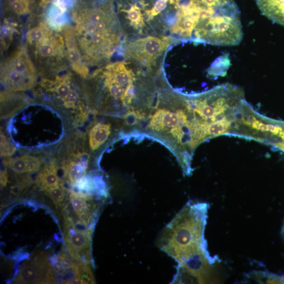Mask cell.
Segmentation results:
<instances>
[{
	"label": "cell",
	"instance_id": "6da1fadb",
	"mask_svg": "<svg viewBox=\"0 0 284 284\" xmlns=\"http://www.w3.org/2000/svg\"><path fill=\"white\" fill-rule=\"evenodd\" d=\"M235 98L222 84L200 92L181 94L175 109V134L180 149L193 157L197 148L212 138L236 136Z\"/></svg>",
	"mask_w": 284,
	"mask_h": 284
},
{
	"label": "cell",
	"instance_id": "7a4b0ae2",
	"mask_svg": "<svg viewBox=\"0 0 284 284\" xmlns=\"http://www.w3.org/2000/svg\"><path fill=\"white\" fill-rule=\"evenodd\" d=\"M111 5L95 9H77L73 15L79 46L91 59L110 56L123 35Z\"/></svg>",
	"mask_w": 284,
	"mask_h": 284
},
{
	"label": "cell",
	"instance_id": "3957f363",
	"mask_svg": "<svg viewBox=\"0 0 284 284\" xmlns=\"http://www.w3.org/2000/svg\"><path fill=\"white\" fill-rule=\"evenodd\" d=\"M173 43L170 38L155 36L134 39L126 47V58L150 70L156 59L164 55Z\"/></svg>",
	"mask_w": 284,
	"mask_h": 284
},
{
	"label": "cell",
	"instance_id": "277c9868",
	"mask_svg": "<svg viewBox=\"0 0 284 284\" xmlns=\"http://www.w3.org/2000/svg\"><path fill=\"white\" fill-rule=\"evenodd\" d=\"M15 281L19 283H53V274L46 256L42 253L34 256L32 260L25 262Z\"/></svg>",
	"mask_w": 284,
	"mask_h": 284
},
{
	"label": "cell",
	"instance_id": "5b68a950",
	"mask_svg": "<svg viewBox=\"0 0 284 284\" xmlns=\"http://www.w3.org/2000/svg\"><path fill=\"white\" fill-rule=\"evenodd\" d=\"M4 164L14 172L21 174L37 172L42 165V160L36 156L25 155L15 158H7Z\"/></svg>",
	"mask_w": 284,
	"mask_h": 284
},
{
	"label": "cell",
	"instance_id": "8992f818",
	"mask_svg": "<svg viewBox=\"0 0 284 284\" xmlns=\"http://www.w3.org/2000/svg\"><path fill=\"white\" fill-rule=\"evenodd\" d=\"M256 5L263 15L284 27V0H256Z\"/></svg>",
	"mask_w": 284,
	"mask_h": 284
},
{
	"label": "cell",
	"instance_id": "52a82bcc",
	"mask_svg": "<svg viewBox=\"0 0 284 284\" xmlns=\"http://www.w3.org/2000/svg\"><path fill=\"white\" fill-rule=\"evenodd\" d=\"M112 134V126L110 124L97 123L92 127L89 134L91 150H97L108 140Z\"/></svg>",
	"mask_w": 284,
	"mask_h": 284
},
{
	"label": "cell",
	"instance_id": "ba28073f",
	"mask_svg": "<svg viewBox=\"0 0 284 284\" xmlns=\"http://www.w3.org/2000/svg\"><path fill=\"white\" fill-rule=\"evenodd\" d=\"M66 240L70 254L73 258L77 253L87 250L90 245L88 234L73 227L67 232Z\"/></svg>",
	"mask_w": 284,
	"mask_h": 284
},
{
	"label": "cell",
	"instance_id": "9c48e42d",
	"mask_svg": "<svg viewBox=\"0 0 284 284\" xmlns=\"http://www.w3.org/2000/svg\"><path fill=\"white\" fill-rule=\"evenodd\" d=\"M87 155H75L66 165L65 169V174L71 182H75L85 176L88 160Z\"/></svg>",
	"mask_w": 284,
	"mask_h": 284
},
{
	"label": "cell",
	"instance_id": "30bf717a",
	"mask_svg": "<svg viewBox=\"0 0 284 284\" xmlns=\"http://www.w3.org/2000/svg\"><path fill=\"white\" fill-rule=\"evenodd\" d=\"M36 181L40 189L44 191L59 185L57 175V166L54 161H51L47 164L40 171Z\"/></svg>",
	"mask_w": 284,
	"mask_h": 284
},
{
	"label": "cell",
	"instance_id": "8fae6325",
	"mask_svg": "<svg viewBox=\"0 0 284 284\" xmlns=\"http://www.w3.org/2000/svg\"><path fill=\"white\" fill-rule=\"evenodd\" d=\"M87 195L83 192L73 191L70 195L72 208L81 221L88 224L90 220L89 213L87 207Z\"/></svg>",
	"mask_w": 284,
	"mask_h": 284
},
{
	"label": "cell",
	"instance_id": "7c38bea8",
	"mask_svg": "<svg viewBox=\"0 0 284 284\" xmlns=\"http://www.w3.org/2000/svg\"><path fill=\"white\" fill-rule=\"evenodd\" d=\"M51 31L44 25L40 24L39 27L31 29L28 33V42L30 44H37L43 40Z\"/></svg>",
	"mask_w": 284,
	"mask_h": 284
},
{
	"label": "cell",
	"instance_id": "4fadbf2b",
	"mask_svg": "<svg viewBox=\"0 0 284 284\" xmlns=\"http://www.w3.org/2000/svg\"><path fill=\"white\" fill-rule=\"evenodd\" d=\"M45 192L56 206L62 204L65 198V189L62 185L49 189Z\"/></svg>",
	"mask_w": 284,
	"mask_h": 284
},
{
	"label": "cell",
	"instance_id": "5bb4252c",
	"mask_svg": "<svg viewBox=\"0 0 284 284\" xmlns=\"http://www.w3.org/2000/svg\"><path fill=\"white\" fill-rule=\"evenodd\" d=\"M55 84L57 95L65 100L71 91L69 80L67 78H57Z\"/></svg>",
	"mask_w": 284,
	"mask_h": 284
},
{
	"label": "cell",
	"instance_id": "9a60e30c",
	"mask_svg": "<svg viewBox=\"0 0 284 284\" xmlns=\"http://www.w3.org/2000/svg\"><path fill=\"white\" fill-rule=\"evenodd\" d=\"M12 10L17 14L23 15L29 11V0H8Z\"/></svg>",
	"mask_w": 284,
	"mask_h": 284
},
{
	"label": "cell",
	"instance_id": "2e32d148",
	"mask_svg": "<svg viewBox=\"0 0 284 284\" xmlns=\"http://www.w3.org/2000/svg\"><path fill=\"white\" fill-rule=\"evenodd\" d=\"M1 156L9 157L14 154L16 151L15 147L12 144L10 140L1 132Z\"/></svg>",
	"mask_w": 284,
	"mask_h": 284
},
{
	"label": "cell",
	"instance_id": "e0dca14e",
	"mask_svg": "<svg viewBox=\"0 0 284 284\" xmlns=\"http://www.w3.org/2000/svg\"><path fill=\"white\" fill-rule=\"evenodd\" d=\"M250 277L254 279L255 281L259 283H262L263 279H267V283H281V280L277 279V278L270 277L265 272L261 271H254L250 274Z\"/></svg>",
	"mask_w": 284,
	"mask_h": 284
},
{
	"label": "cell",
	"instance_id": "ac0fdd59",
	"mask_svg": "<svg viewBox=\"0 0 284 284\" xmlns=\"http://www.w3.org/2000/svg\"><path fill=\"white\" fill-rule=\"evenodd\" d=\"M78 99V93L74 90H71L67 98L65 99V105L67 108L74 107Z\"/></svg>",
	"mask_w": 284,
	"mask_h": 284
},
{
	"label": "cell",
	"instance_id": "d6986e66",
	"mask_svg": "<svg viewBox=\"0 0 284 284\" xmlns=\"http://www.w3.org/2000/svg\"><path fill=\"white\" fill-rule=\"evenodd\" d=\"M8 181L7 171L6 169L1 171V186L5 187L7 186Z\"/></svg>",
	"mask_w": 284,
	"mask_h": 284
},
{
	"label": "cell",
	"instance_id": "ffe728a7",
	"mask_svg": "<svg viewBox=\"0 0 284 284\" xmlns=\"http://www.w3.org/2000/svg\"><path fill=\"white\" fill-rule=\"evenodd\" d=\"M58 0H40V6L46 7L49 4H53L56 3Z\"/></svg>",
	"mask_w": 284,
	"mask_h": 284
},
{
	"label": "cell",
	"instance_id": "44dd1931",
	"mask_svg": "<svg viewBox=\"0 0 284 284\" xmlns=\"http://www.w3.org/2000/svg\"><path fill=\"white\" fill-rule=\"evenodd\" d=\"M272 146L284 153V141L274 144L272 145Z\"/></svg>",
	"mask_w": 284,
	"mask_h": 284
}]
</instances>
